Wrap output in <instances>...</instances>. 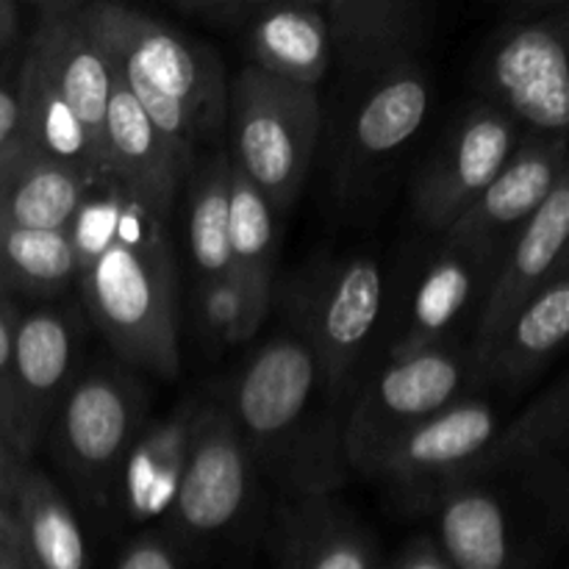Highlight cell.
<instances>
[{"mask_svg":"<svg viewBox=\"0 0 569 569\" xmlns=\"http://www.w3.org/2000/svg\"><path fill=\"white\" fill-rule=\"evenodd\" d=\"M222 403L259 478L281 498L337 495L348 481L342 428L348 403L328 389L315 350L298 328L267 339L222 383Z\"/></svg>","mask_w":569,"mask_h":569,"instance_id":"obj_1","label":"cell"},{"mask_svg":"<svg viewBox=\"0 0 569 569\" xmlns=\"http://www.w3.org/2000/svg\"><path fill=\"white\" fill-rule=\"evenodd\" d=\"M81 20L109 70L189 167L226 128L222 59L172 22L114 0L81 3Z\"/></svg>","mask_w":569,"mask_h":569,"instance_id":"obj_2","label":"cell"},{"mask_svg":"<svg viewBox=\"0 0 569 569\" xmlns=\"http://www.w3.org/2000/svg\"><path fill=\"white\" fill-rule=\"evenodd\" d=\"M76 287L117 359L164 381L178 378V270L164 220L133 222L78 270Z\"/></svg>","mask_w":569,"mask_h":569,"instance_id":"obj_3","label":"cell"},{"mask_svg":"<svg viewBox=\"0 0 569 569\" xmlns=\"http://www.w3.org/2000/svg\"><path fill=\"white\" fill-rule=\"evenodd\" d=\"M567 461L461 483L422 515L450 569H542L550 539L567 528Z\"/></svg>","mask_w":569,"mask_h":569,"instance_id":"obj_4","label":"cell"},{"mask_svg":"<svg viewBox=\"0 0 569 569\" xmlns=\"http://www.w3.org/2000/svg\"><path fill=\"white\" fill-rule=\"evenodd\" d=\"M478 100L509 114L522 137L565 139L569 122V6L517 3L476 61Z\"/></svg>","mask_w":569,"mask_h":569,"instance_id":"obj_5","label":"cell"},{"mask_svg":"<svg viewBox=\"0 0 569 569\" xmlns=\"http://www.w3.org/2000/svg\"><path fill=\"white\" fill-rule=\"evenodd\" d=\"M226 128L231 164L276 214L292 209L322 139L320 89L242 67L228 83Z\"/></svg>","mask_w":569,"mask_h":569,"instance_id":"obj_6","label":"cell"},{"mask_svg":"<svg viewBox=\"0 0 569 569\" xmlns=\"http://www.w3.org/2000/svg\"><path fill=\"white\" fill-rule=\"evenodd\" d=\"M428 111L431 76L422 56L339 72L337 100L331 111H322L337 192L350 198L387 170L415 142Z\"/></svg>","mask_w":569,"mask_h":569,"instance_id":"obj_7","label":"cell"},{"mask_svg":"<svg viewBox=\"0 0 569 569\" xmlns=\"http://www.w3.org/2000/svg\"><path fill=\"white\" fill-rule=\"evenodd\" d=\"M472 389L476 367L470 342L450 337L417 353L389 356L387 365L348 400L342 428L348 470L370 478L395 442L456 400L472 395Z\"/></svg>","mask_w":569,"mask_h":569,"instance_id":"obj_8","label":"cell"},{"mask_svg":"<svg viewBox=\"0 0 569 569\" xmlns=\"http://www.w3.org/2000/svg\"><path fill=\"white\" fill-rule=\"evenodd\" d=\"M144 387L120 367L81 372L61 400L44 442L92 517L109 520L111 487L128 448L148 422Z\"/></svg>","mask_w":569,"mask_h":569,"instance_id":"obj_9","label":"cell"},{"mask_svg":"<svg viewBox=\"0 0 569 569\" xmlns=\"http://www.w3.org/2000/svg\"><path fill=\"white\" fill-rule=\"evenodd\" d=\"M259 481L220 389H211L200 403L187 467L176 503L167 515L164 533L183 556L226 542L248 520Z\"/></svg>","mask_w":569,"mask_h":569,"instance_id":"obj_10","label":"cell"},{"mask_svg":"<svg viewBox=\"0 0 569 569\" xmlns=\"http://www.w3.org/2000/svg\"><path fill=\"white\" fill-rule=\"evenodd\" d=\"M383 272L370 256L311 267L289 289L292 328L315 350L322 378L339 400L353 395V376L383 315Z\"/></svg>","mask_w":569,"mask_h":569,"instance_id":"obj_11","label":"cell"},{"mask_svg":"<svg viewBox=\"0 0 569 569\" xmlns=\"http://www.w3.org/2000/svg\"><path fill=\"white\" fill-rule=\"evenodd\" d=\"M520 139L509 114L478 98L467 103L417 172L411 187L417 220L442 237L503 170Z\"/></svg>","mask_w":569,"mask_h":569,"instance_id":"obj_12","label":"cell"},{"mask_svg":"<svg viewBox=\"0 0 569 569\" xmlns=\"http://www.w3.org/2000/svg\"><path fill=\"white\" fill-rule=\"evenodd\" d=\"M503 420L487 398L467 395L411 428L378 461L370 478L381 481L406 509L422 515L489 448Z\"/></svg>","mask_w":569,"mask_h":569,"instance_id":"obj_13","label":"cell"},{"mask_svg":"<svg viewBox=\"0 0 569 569\" xmlns=\"http://www.w3.org/2000/svg\"><path fill=\"white\" fill-rule=\"evenodd\" d=\"M83 333L76 315L61 306L20 311L11 356L14 387V437L33 461L61 400L81 376Z\"/></svg>","mask_w":569,"mask_h":569,"instance_id":"obj_14","label":"cell"},{"mask_svg":"<svg viewBox=\"0 0 569 569\" xmlns=\"http://www.w3.org/2000/svg\"><path fill=\"white\" fill-rule=\"evenodd\" d=\"M565 176H569L567 137H522L495 181L442 233V244L500 256Z\"/></svg>","mask_w":569,"mask_h":569,"instance_id":"obj_15","label":"cell"},{"mask_svg":"<svg viewBox=\"0 0 569 569\" xmlns=\"http://www.w3.org/2000/svg\"><path fill=\"white\" fill-rule=\"evenodd\" d=\"M26 50L39 61L59 98L81 122L98 159L103 161V126L111 92V70L103 50L83 26L81 3H72V0L37 3V22L26 39Z\"/></svg>","mask_w":569,"mask_h":569,"instance_id":"obj_16","label":"cell"},{"mask_svg":"<svg viewBox=\"0 0 569 569\" xmlns=\"http://www.w3.org/2000/svg\"><path fill=\"white\" fill-rule=\"evenodd\" d=\"M569 239V176L561 178L537 214L509 239L495 270L492 283L478 306L476 333L470 345L478 348L492 339L545 283L567 270Z\"/></svg>","mask_w":569,"mask_h":569,"instance_id":"obj_17","label":"cell"},{"mask_svg":"<svg viewBox=\"0 0 569 569\" xmlns=\"http://www.w3.org/2000/svg\"><path fill=\"white\" fill-rule=\"evenodd\" d=\"M200 403L203 395H192L167 417L144 422L117 470L109 520L133 528L167 520L181 487Z\"/></svg>","mask_w":569,"mask_h":569,"instance_id":"obj_18","label":"cell"},{"mask_svg":"<svg viewBox=\"0 0 569 569\" xmlns=\"http://www.w3.org/2000/svg\"><path fill=\"white\" fill-rule=\"evenodd\" d=\"M106 178L126 189L137 203L170 220L178 187L192 167L181 159L170 139L139 109L120 78L111 72L109 106L103 126Z\"/></svg>","mask_w":569,"mask_h":569,"instance_id":"obj_19","label":"cell"},{"mask_svg":"<svg viewBox=\"0 0 569 569\" xmlns=\"http://www.w3.org/2000/svg\"><path fill=\"white\" fill-rule=\"evenodd\" d=\"M272 569H383L378 539L337 495L281 498L270 528Z\"/></svg>","mask_w":569,"mask_h":569,"instance_id":"obj_20","label":"cell"},{"mask_svg":"<svg viewBox=\"0 0 569 569\" xmlns=\"http://www.w3.org/2000/svg\"><path fill=\"white\" fill-rule=\"evenodd\" d=\"M569 337V267L545 283L492 339L472 348L478 387L520 392L561 353Z\"/></svg>","mask_w":569,"mask_h":569,"instance_id":"obj_21","label":"cell"},{"mask_svg":"<svg viewBox=\"0 0 569 569\" xmlns=\"http://www.w3.org/2000/svg\"><path fill=\"white\" fill-rule=\"evenodd\" d=\"M322 6L339 72L422 56L431 37V6L420 0H326Z\"/></svg>","mask_w":569,"mask_h":569,"instance_id":"obj_22","label":"cell"},{"mask_svg":"<svg viewBox=\"0 0 569 569\" xmlns=\"http://www.w3.org/2000/svg\"><path fill=\"white\" fill-rule=\"evenodd\" d=\"M244 33V53L256 70L281 81L320 89L333 70L331 31L322 3L261 0Z\"/></svg>","mask_w":569,"mask_h":569,"instance_id":"obj_23","label":"cell"},{"mask_svg":"<svg viewBox=\"0 0 569 569\" xmlns=\"http://www.w3.org/2000/svg\"><path fill=\"white\" fill-rule=\"evenodd\" d=\"M498 261L500 256L442 244L417 281L406 322L389 356H409L450 339V331L467 315L472 300H483Z\"/></svg>","mask_w":569,"mask_h":569,"instance_id":"obj_24","label":"cell"},{"mask_svg":"<svg viewBox=\"0 0 569 569\" xmlns=\"http://www.w3.org/2000/svg\"><path fill=\"white\" fill-rule=\"evenodd\" d=\"M567 433L569 387L567 378H559L548 392L533 398L522 409V415H517L515 420L500 426L498 437L467 467L465 476L453 487L472 481H487V478L515 476V472L539 470V467L565 465Z\"/></svg>","mask_w":569,"mask_h":569,"instance_id":"obj_25","label":"cell"},{"mask_svg":"<svg viewBox=\"0 0 569 569\" xmlns=\"http://www.w3.org/2000/svg\"><path fill=\"white\" fill-rule=\"evenodd\" d=\"M20 522L26 569H92L87 531L59 483L28 465L11 498Z\"/></svg>","mask_w":569,"mask_h":569,"instance_id":"obj_26","label":"cell"},{"mask_svg":"<svg viewBox=\"0 0 569 569\" xmlns=\"http://www.w3.org/2000/svg\"><path fill=\"white\" fill-rule=\"evenodd\" d=\"M92 183L22 148L0 164V228L67 231Z\"/></svg>","mask_w":569,"mask_h":569,"instance_id":"obj_27","label":"cell"},{"mask_svg":"<svg viewBox=\"0 0 569 569\" xmlns=\"http://www.w3.org/2000/svg\"><path fill=\"white\" fill-rule=\"evenodd\" d=\"M17 89H20L22 103L26 148L42 159L67 167L87 183L103 181V161L98 159L81 122L59 98L39 61L26 50V42H22L20 61H17Z\"/></svg>","mask_w":569,"mask_h":569,"instance_id":"obj_28","label":"cell"},{"mask_svg":"<svg viewBox=\"0 0 569 569\" xmlns=\"http://www.w3.org/2000/svg\"><path fill=\"white\" fill-rule=\"evenodd\" d=\"M78 281L76 253L67 231L0 228V292L56 300Z\"/></svg>","mask_w":569,"mask_h":569,"instance_id":"obj_29","label":"cell"},{"mask_svg":"<svg viewBox=\"0 0 569 569\" xmlns=\"http://www.w3.org/2000/svg\"><path fill=\"white\" fill-rule=\"evenodd\" d=\"M187 209V248L200 281L233 272L228 248V183L231 159L228 150H211L203 161H194Z\"/></svg>","mask_w":569,"mask_h":569,"instance_id":"obj_30","label":"cell"},{"mask_svg":"<svg viewBox=\"0 0 569 569\" xmlns=\"http://www.w3.org/2000/svg\"><path fill=\"white\" fill-rule=\"evenodd\" d=\"M276 287H264L242 272L198 281L194 292V322L206 342L214 348H239L259 333L272 306Z\"/></svg>","mask_w":569,"mask_h":569,"instance_id":"obj_31","label":"cell"},{"mask_svg":"<svg viewBox=\"0 0 569 569\" xmlns=\"http://www.w3.org/2000/svg\"><path fill=\"white\" fill-rule=\"evenodd\" d=\"M228 248L233 270L256 283L276 287V211L233 164L228 183Z\"/></svg>","mask_w":569,"mask_h":569,"instance_id":"obj_32","label":"cell"},{"mask_svg":"<svg viewBox=\"0 0 569 569\" xmlns=\"http://www.w3.org/2000/svg\"><path fill=\"white\" fill-rule=\"evenodd\" d=\"M183 550L164 531H144L120 550L109 569H183Z\"/></svg>","mask_w":569,"mask_h":569,"instance_id":"obj_33","label":"cell"},{"mask_svg":"<svg viewBox=\"0 0 569 569\" xmlns=\"http://www.w3.org/2000/svg\"><path fill=\"white\" fill-rule=\"evenodd\" d=\"M259 6L261 0H176L172 11L220 31H242Z\"/></svg>","mask_w":569,"mask_h":569,"instance_id":"obj_34","label":"cell"},{"mask_svg":"<svg viewBox=\"0 0 569 569\" xmlns=\"http://www.w3.org/2000/svg\"><path fill=\"white\" fill-rule=\"evenodd\" d=\"M20 309L9 295L0 292V409L14 431V387H11V356H14V328ZM17 439V437H14Z\"/></svg>","mask_w":569,"mask_h":569,"instance_id":"obj_35","label":"cell"},{"mask_svg":"<svg viewBox=\"0 0 569 569\" xmlns=\"http://www.w3.org/2000/svg\"><path fill=\"white\" fill-rule=\"evenodd\" d=\"M26 148V131H22V103L20 89L14 78L0 72V164Z\"/></svg>","mask_w":569,"mask_h":569,"instance_id":"obj_36","label":"cell"},{"mask_svg":"<svg viewBox=\"0 0 569 569\" xmlns=\"http://www.w3.org/2000/svg\"><path fill=\"white\" fill-rule=\"evenodd\" d=\"M28 465H31V459L20 450L14 431H11L9 420H6L3 409H0V500L11 503L17 481H20L22 470H26Z\"/></svg>","mask_w":569,"mask_h":569,"instance_id":"obj_37","label":"cell"},{"mask_svg":"<svg viewBox=\"0 0 569 569\" xmlns=\"http://www.w3.org/2000/svg\"><path fill=\"white\" fill-rule=\"evenodd\" d=\"M383 569H450L448 561L442 559L439 548L433 545L431 533L415 537L398 550L389 561H383Z\"/></svg>","mask_w":569,"mask_h":569,"instance_id":"obj_38","label":"cell"},{"mask_svg":"<svg viewBox=\"0 0 569 569\" xmlns=\"http://www.w3.org/2000/svg\"><path fill=\"white\" fill-rule=\"evenodd\" d=\"M0 569H26L20 522L6 500H0Z\"/></svg>","mask_w":569,"mask_h":569,"instance_id":"obj_39","label":"cell"},{"mask_svg":"<svg viewBox=\"0 0 569 569\" xmlns=\"http://www.w3.org/2000/svg\"><path fill=\"white\" fill-rule=\"evenodd\" d=\"M22 44V14L14 0H0V61Z\"/></svg>","mask_w":569,"mask_h":569,"instance_id":"obj_40","label":"cell"}]
</instances>
